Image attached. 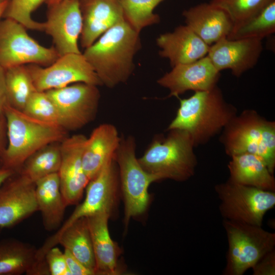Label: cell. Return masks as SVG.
I'll list each match as a JSON object with an SVG mask.
<instances>
[{
  "mask_svg": "<svg viewBox=\"0 0 275 275\" xmlns=\"http://www.w3.org/2000/svg\"><path fill=\"white\" fill-rule=\"evenodd\" d=\"M65 257L71 275H94V272L86 267L68 250H64Z\"/></svg>",
  "mask_w": 275,
  "mask_h": 275,
  "instance_id": "obj_36",
  "label": "cell"
},
{
  "mask_svg": "<svg viewBox=\"0 0 275 275\" xmlns=\"http://www.w3.org/2000/svg\"><path fill=\"white\" fill-rule=\"evenodd\" d=\"M111 215L100 212L87 217L95 259V274L117 275L122 272L118 262L121 251L108 231Z\"/></svg>",
  "mask_w": 275,
  "mask_h": 275,
  "instance_id": "obj_22",
  "label": "cell"
},
{
  "mask_svg": "<svg viewBox=\"0 0 275 275\" xmlns=\"http://www.w3.org/2000/svg\"><path fill=\"white\" fill-rule=\"evenodd\" d=\"M87 137L67 136L62 142L61 163L58 172L61 191L67 206L77 204L90 180L83 168L82 155Z\"/></svg>",
  "mask_w": 275,
  "mask_h": 275,
  "instance_id": "obj_14",
  "label": "cell"
},
{
  "mask_svg": "<svg viewBox=\"0 0 275 275\" xmlns=\"http://www.w3.org/2000/svg\"><path fill=\"white\" fill-rule=\"evenodd\" d=\"M26 29L10 18L0 21V66L4 69L28 64L46 67L60 57L54 47L42 46Z\"/></svg>",
  "mask_w": 275,
  "mask_h": 275,
  "instance_id": "obj_9",
  "label": "cell"
},
{
  "mask_svg": "<svg viewBox=\"0 0 275 275\" xmlns=\"http://www.w3.org/2000/svg\"><path fill=\"white\" fill-rule=\"evenodd\" d=\"M136 142L133 136L121 138L114 159L118 166L120 188L124 203V224L127 226L131 218L146 211L150 202L148 188L159 181L155 175L145 171L136 156Z\"/></svg>",
  "mask_w": 275,
  "mask_h": 275,
  "instance_id": "obj_6",
  "label": "cell"
},
{
  "mask_svg": "<svg viewBox=\"0 0 275 275\" xmlns=\"http://www.w3.org/2000/svg\"><path fill=\"white\" fill-rule=\"evenodd\" d=\"M228 251L224 275H242L264 255L274 250L275 233L262 226L223 219Z\"/></svg>",
  "mask_w": 275,
  "mask_h": 275,
  "instance_id": "obj_7",
  "label": "cell"
},
{
  "mask_svg": "<svg viewBox=\"0 0 275 275\" xmlns=\"http://www.w3.org/2000/svg\"><path fill=\"white\" fill-rule=\"evenodd\" d=\"M120 187L118 166L114 157L107 161L91 179L87 187L83 202L53 235H57L77 219L100 212L111 215L118 201Z\"/></svg>",
  "mask_w": 275,
  "mask_h": 275,
  "instance_id": "obj_12",
  "label": "cell"
},
{
  "mask_svg": "<svg viewBox=\"0 0 275 275\" xmlns=\"http://www.w3.org/2000/svg\"><path fill=\"white\" fill-rule=\"evenodd\" d=\"M275 0H211L210 3L227 13L234 23L258 13Z\"/></svg>",
  "mask_w": 275,
  "mask_h": 275,
  "instance_id": "obj_33",
  "label": "cell"
},
{
  "mask_svg": "<svg viewBox=\"0 0 275 275\" xmlns=\"http://www.w3.org/2000/svg\"><path fill=\"white\" fill-rule=\"evenodd\" d=\"M62 0H46L45 3L47 4L48 7L59 3Z\"/></svg>",
  "mask_w": 275,
  "mask_h": 275,
  "instance_id": "obj_41",
  "label": "cell"
},
{
  "mask_svg": "<svg viewBox=\"0 0 275 275\" xmlns=\"http://www.w3.org/2000/svg\"><path fill=\"white\" fill-rule=\"evenodd\" d=\"M262 41L224 38L210 46L207 56L218 71L229 69L239 77L257 64L263 50Z\"/></svg>",
  "mask_w": 275,
  "mask_h": 275,
  "instance_id": "obj_17",
  "label": "cell"
},
{
  "mask_svg": "<svg viewBox=\"0 0 275 275\" xmlns=\"http://www.w3.org/2000/svg\"><path fill=\"white\" fill-rule=\"evenodd\" d=\"M45 260L50 275H71L65 254L58 247L53 246L46 253Z\"/></svg>",
  "mask_w": 275,
  "mask_h": 275,
  "instance_id": "obj_34",
  "label": "cell"
},
{
  "mask_svg": "<svg viewBox=\"0 0 275 275\" xmlns=\"http://www.w3.org/2000/svg\"><path fill=\"white\" fill-rule=\"evenodd\" d=\"M46 0H9L4 18L13 19L28 29L44 31V23L34 20L32 13Z\"/></svg>",
  "mask_w": 275,
  "mask_h": 275,
  "instance_id": "obj_32",
  "label": "cell"
},
{
  "mask_svg": "<svg viewBox=\"0 0 275 275\" xmlns=\"http://www.w3.org/2000/svg\"><path fill=\"white\" fill-rule=\"evenodd\" d=\"M139 33L125 19L106 32L82 53L102 85L113 88L132 74L133 57L141 47Z\"/></svg>",
  "mask_w": 275,
  "mask_h": 275,
  "instance_id": "obj_1",
  "label": "cell"
},
{
  "mask_svg": "<svg viewBox=\"0 0 275 275\" xmlns=\"http://www.w3.org/2000/svg\"><path fill=\"white\" fill-rule=\"evenodd\" d=\"M121 138L117 128L110 123L99 125L87 138L82 161L84 171L90 180L107 161L114 157Z\"/></svg>",
  "mask_w": 275,
  "mask_h": 275,
  "instance_id": "obj_23",
  "label": "cell"
},
{
  "mask_svg": "<svg viewBox=\"0 0 275 275\" xmlns=\"http://www.w3.org/2000/svg\"><path fill=\"white\" fill-rule=\"evenodd\" d=\"M5 84L7 104L21 111L37 91L26 65L5 70Z\"/></svg>",
  "mask_w": 275,
  "mask_h": 275,
  "instance_id": "obj_29",
  "label": "cell"
},
{
  "mask_svg": "<svg viewBox=\"0 0 275 275\" xmlns=\"http://www.w3.org/2000/svg\"><path fill=\"white\" fill-rule=\"evenodd\" d=\"M4 115L8 144L0 156L1 163L14 171L36 151L67 137V130L62 126L34 118L7 104Z\"/></svg>",
  "mask_w": 275,
  "mask_h": 275,
  "instance_id": "obj_3",
  "label": "cell"
},
{
  "mask_svg": "<svg viewBox=\"0 0 275 275\" xmlns=\"http://www.w3.org/2000/svg\"><path fill=\"white\" fill-rule=\"evenodd\" d=\"M44 30L60 56L80 53L78 40L82 29L79 0H62L48 6Z\"/></svg>",
  "mask_w": 275,
  "mask_h": 275,
  "instance_id": "obj_13",
  "label": "cell"
},
{
  "mask_svg": "<svg viewBox=\"0 0 275 275\" xmlns=\"http://www.w3.org/2000/svg\"><path fill=\"white\" fill-rule=\"evenodd\" d=\"M219 142L230 157L249 153L263 159L273 174L275 168V122L256 111L244 110L234 116L222 130Z\"/></svg>",
  "mask_w": 275,
  "mask_h": 275,
  "instance_id": "obj_4",
  "label": "cell"
},
{
  "mask_svg": "<svg viewBox=\"0 0 275 275\" xmlns=\"http://www.w3.org/2000/svg\"><path fill=\"white\" fill-rule=\"evenodd\" d=\"M35 183L36 202L43 226L48 231L57 229L67 206L61 191L58 173L46 176Z\"/></svg>",
  "mask_w": 275,
  "mask_h": 275,
  "instance_id": "obj_25",
  "label": "cell"
},
{
  "mask_svg": "<svg viewBox=\"0 0 275 275\" xmlns=\"http://www.w3.org/2000/svg\"><path fill=\"white\" fill-rule=\"evenodd\" d=\"M220 75V72L206 56L195 62L174 66L157 80V83L169 90L168 97H178L187 91L212 89L217 86Z\"/></svg>",
  "mask_w": 275,
  "mask_h": 275,
  "instance_id": "obj_16",
  "label": "cell"
},
{
  "mask_svg": "<svg viewBox=\"0 0 275 275\" xmlns=\"http://www.w3.org/2000/svg\"><path fill=\"white\" fill-rule=\"evenodd\" d=\"M13 175L0 186V229L12 228L38 211L35 183Z\"/></svg>",
  "mask_w": 275,
  "mask_h": 275,
  "instance_id": "obj_15",
  "label": "cell"
},
{
  "mask_svg": "<svg viewBox=\"0 0 275 275\" xmlns=\"http://www.w3.org/2000/svg\"><path fill=\"white\" fill-rule=\"evenodd\" d=\"M37 249L15 239L0 241V275L29 273L37 262Z\"/></svg>",
  "mask_w": 275,
  "mask_h": 275,
  "instance_id": "obj_26",
  "label": "cell"
},
{
  "mask_svg": "<svg viewBox=\"0 0 275 275\" xmlns=\"http://www.w3.org/2000/svg\"><path fill=\"white\" fill-rule=\"evenodd\" d=\"M14 173L15 171L5 167L0 163V186Z\"/></svg>",
  "mask_w": 275,
  "mask_h": 275,
  "instance_id": "obj_38",
  "label": "cell"
},
{
  "mask_svg": "<svg viewBox=\"0 0 275 275\" xmlns=\"http://www.w3.org/2000/svg\"><path fill=\"white\" fill-rule=\"evenodd\" d=\"M169 131L166 138L155 139L138 161L145 171L159 180L185 181L195 173L198 163L195 147L185 131Z\"/></svg>",
  "mask_w": 275,
  "mask_h": 275,
  "instance_id": "obj_5",
  "label": "cell"
},
{
  "mask_svg": "<svg viewBox=\"0 0 275 275\" xmlns=\"http://www.w3.org/2000/svg\"><path fill=\"white\" fill-rule=\"evenodd\" d=\"M223 219L262 226L263 217L275 205V192L236 183L229 179L216 184Z\"/></svg>",
  "mask_w": 275,
  "mask_h": 275,
  "instance_id": "obj_8",
  "label": "cell"
},
{
  "mask_svg": "<svg viewBox=\"0 0 275 275\" xmlns=\"http://www.w3.org/2000/svg\"><path fill=\"white\" fill-rule=\"evenodd\" d=\"M9 0H6L0 2V20L3 17L4 14L7 8ZM1 21V20H0Z\"/></svg>",
  "mask_w": 275,
  "mask_h": 275,
  "instance_id": "obj_40",
  "label": "cell"
},
{
  "mask_svg": "<svg viewBox=\"0 0 275 275\" xmlns=\"http://www.w3.org/2000/svg\"><path fill=\"white\" fill-rule=\"evenodd\" d=\"M156 43L160 49L159 56L169 59L172 67L205 57L210 47L187 25L159 35Z\"/></svg>",
  "mask_w": 275,
  "mask_h": 275,
  "instance_id": "obj_19",
  "label": "cell"
},
{
  "mask_svg": "<svg viewBox=\"0 0 275 275\" xmlns=\"http://www.w3.org/2000/svg\"><path fill=\"white\" fill-rule=\"evenodd\" d=\"M6 1V0H0V2H3V1Z\"/></svg>",
  "mask_w": 275,
  "mask_h": 275,
  "instance_id": "obj_42",
  "label": "cell"
},
{
  "mask_svg": "<svg viewBox=\"0 0 275 275\" xmlns=\"http://www.w3.org/2000/svg\"><path fill=\"white\" fill-rule=\"evenodd\" d=\"M163 1L122 0L125 19L140 33L144 28L159 22V16L154 13L153 10Z\"/></svg>",
  "mask_w": 275,
  "mask_h": 275,
  "instance_id": "obj_30",
  "label": "cell"
},
{
  "mask_svg": "<svg viewBox=\"0 0 275 275\" xmlns=\"http://www.w3.org/2000/svg\"><path fill=\"white\" fill-rule=\"evenodd\" d=\"M229 179L241 185L275 191V179L259 156L245 153L231 157Z\"/></svg>",
  "mask_w": 275,
  "mask_h": 275,
  "instance_id": "obj_24",
  "label": "cell"
},
{
  "mask_svg": "<svg viewBox=\"0 0 275 275\" xmlns=\"http://www.w3.org/2000/svg\"><path fill=\"white\" fill-rule=\"evenodd\" d=\"M58 243L95 274V259L87 217L77 219L59 234L49 237L37 249V260H44L47 252Z\"/></svg>",
  "mask_w": 275,
  "mask_h": 275,
  "instance_id": "obj_21",
  "label": "cell"
},
{
  "mask_svg": "<svg viewBox=\"0 0 275 275\" xmlns=\"http://www.w3.org/2000/svg\"><path fill=\"white\" fill-rule=\"evenodd\" d=\"M275 32V1L251 17L234 23L227 38H246L262 40Z\"/></svg>",
  "mask_w": 275,
  "mask_h": 275,
  "instance_id": "obj_27",
  "label": "cell"
},
{
  "mask_svg": "<svg viewBox=\"0 0 275 275\" xmlns=\"http://www.w3.org/2000/svg\"><path fill=\"white\" fill-rule=\"evenodd\" d=\"M7 104L5 84V70L0 66V116L4 115V109Z\"/></svg>",
  "mask_w": 275,
  "mask_h": 275,
  "instance_id": "obj_37",
  "label": "cell"
},
{
  "mask_svg": "<svg viewBox=\"0 0 275 275\" xmlns=\"http://www.w3.org/2000/svg\"><path fill=\"white\" fill-rule=\"evenodd\" d=\"M2 116H0V156L1 155L4 148V126L1 119Z\"/></svg>",
  "mask_w": 275,
  "mask_h": 275,
  "instance_id": "obj_39",
  "label": "cell"
},
{
  "mask_svg": "<svg viewBox=\"0 0 275 275\" xmlns=\"http://www.w3.org/2000/svg\"><path fill=\"white\" fill-rule=\"evenodd\" d=\"M23 112L34 118L56 124L65 128L58 108L46 92H35L28 101Z\"/></svg>",
  "mask_w": 275,
  "mask_h": 275,
  "instance_id": "obj_31",
  "label": "cell"
},
{
  "mask_svg": "<svg viewBox=\"0 0 275 275\" xmlns=\"http://www.w3.org/2000/svg\"><path fill=\"white\" fill-rule=\"evenodd\" d=\"M237 114V109L225 101L221 90L216 86L180 99L176 115L167 130L185 131L196 147L207 143L222 131Z\"/></svg>",
  "mask_w": 275,
  "mask_h": 275,
  "instance_id": "obj_2",
  "label": "cell"
},
{
  "mask_svg": "<svg viewBox=\"0 0 275 275\" xmlns=\"http://www.w3.org/2000/svg\"><path fill=\"white\" fill-rule=\"evenodd\" d=\"M182 15L186 25L209 46L227 38L233 25L226 12L210 3L191 7Z\"/></svg>",
  "mask_w": 275,
  "mask_h": 275,
  "instance_id": "obj_20",
  "label": "cell"
},
{
  "mask_svg": "<svg viewBox=\"0 0 275 275\" xmlns=\"http://www.w3.org/2000/svg\"><path fill=\"white\" fill-rule=\"evenodd\" d=\"M61 158L60 145L57 143L49 144L36 151L25 160L20 174L35 183L46 176L58 173Z\"/></svg>",
  "mask_w": 275,
  "mask_h": 275,
  "instance_id": "obj_28",
  "label": "cell"
},
{
  "mask_svg": "<svg viewBox=\"0 0 275 275\" xmlns=\"http://www.w3.org/2000/svg\"><path fill=\"white\" fill-rule=\"evenodd\" d=\"M251 268L253 275H274L275 250L264 255Z\"/></svg>",
  "mask_w": 275,
  "mask_h": 275,
  "instance_id": "obj_35",
  "label": "cell"
},
{
  "mask_svg": "<svg viewBox=\"0 0 275 275\" xmlns=\"http://www.w3.org/2000/svg\"><path fill=\"white\" fill-rule=\"evenodd\" d=\"M82 20L80 42L86 49L105 32L125 19L122 0H79Z\"/></svg>",
  "mask_w": 275,
  "mask_h": 275,
  "instance_id": "obj_18",
  "label": "cell"
},
{
  "mask_svg": "<svg viewBox=\"0 0 275 275\" xmlns=\"http://www.w3.org/2000/svg\"><path fill=\"white\" fill-rule=\"evenodd\" d=\"M26 67L38 91L45 92L77 82L102 85L97 74L81 53L60 56L48 66L28 64Z\"/></svg>",
  "mask_w": 275,
  "mask_h": 275,
  "instance_id": "obj_10",
  "label": "cell"
},
{
  "mask_svg": "<svg viewBox=\"0 0 275 275\" xmlns=\"http://www.w3.org/2000/svg\"><path fill=\"white\" fill-rule=\"evenodd\" d=\"M45 92L58 108L67 131L80 129L96 117L100 98L97 86L77 82Z\"/></svg>",
  "mask_w": 275,
  "mask_h": 275,
  "instance_id": "obj_11",
  "label": "cell"
}]
</instances>
